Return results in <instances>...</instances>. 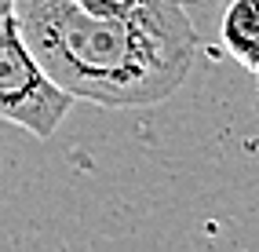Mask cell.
Segmentation results:
<instances>
[{
  "mask_svg": "<svg viewBox=\"0 0 259 252\" xmlns=\"http://www.w3.org/2000/svg\"><path fill=\"white\" fill-rule=\"evenodd\" d=\"M40 70L95 106H153L183 88L197 26L176 0H15Z\"/></svg>",
  "mask_w": 259,
  "mask_h": 252,
  "instance_id": "cell-1",
  "label": "cell"
},
{
  "mask_svg": "<svg viewBox=\"0 0 259 252\" xmlns=\"http://www.w3.org/2000/svg\"><path fill=\"white\" fill-rule=\"evenodd\" d=\"M77 99L51 80L19 29L15 0H0V121L26 128L33 139L48 143L73 110Z\"/></svg>",
  "mask_w": 259,
  "mask_h": 252,
  "instance_id": "cell-2",
  "label": "cell"
},
{
  "mask_svg": "<svg viewBox=\"0 0 259 252\" xmlns=\"http://www.w3.org/2000/svg\"><path fill=\"white\" fill-rule=\"evenodd\" d=\"M219 44L248 73H259V0H230L219 22Z\"/></svg>",
  "mask_w": 259,
  "mask_h": 252,
  "instance_id": "cell-3",
  "label": "cell"
},
{
  "mask_svg": "<svg viewBox=\"0 0 259 252\" xmlns=\"http://www.w3.org/2000/svg\"><path fill=\"white\" fill-rule=\"evenodd\" d=\"M176 4H186V0H176Z\"/></svg>",
  "mask_w": 259,
  "mask_h": 252,
  "instance_id": "cell-4",
  "label": "cell"
}]
</instances>
